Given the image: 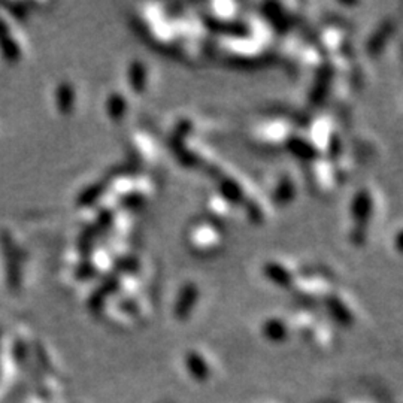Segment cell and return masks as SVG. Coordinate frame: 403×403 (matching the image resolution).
Returning a JSON list of instances; mask_svg holds the SVG:
<instances>
[{
  "mask_svg": "<svg viewBox=\"0 0 403 403\" xmlns=\"http://www.w3.org/2000/svg\"><path fill=\"white\" fill-rule=\"evenodd\" d=\"M128 79H131L133 89L138 92H145L147 81H148V70L142 62L132 63L128 67Z\"/></svg>",
  "mask_w": 403,
  "mask_h": 403,
  "instance_id": "obj_1",
  "label": "cell"
}]
</instances>
